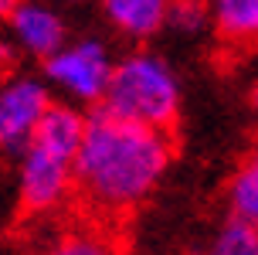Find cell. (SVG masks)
<instances>
[{
	"label": "cell",
	"mask_w": 258,
	"mask_h": 255,
	"mask_svg": "<svg viewBox=\"0 0 258 255\" xmlns=\"http://www.w3.org/2000/svg\"><path fill=\"white\" fill-rule=\"evenodd\" d=\"M41 255H119V245L99 225H75L64 228Z\"/></svg>",
	"instance_id": "9"
},
{
	"label": "cell",
	"mask_w": 258,
	"mask_h": 255,
	"mask_svg": "<svg viewBox=\"0 0 258 255\" xmlns=\"http://www.w3.org/2000/svg\"><path fill=\"white\" fill-rule=\"evenodd\" d=\"M116 58L99 38H78L54 51L44 62V85H51L64 95L68 106H92L99 109L109 89Z\"/></svg>",
	"instance_id": "3"
},
{
	"label": "cell",
	"mask_w": 258,
	"mask_h": 255,
	"mask_svg": "<svg viewBox=\"0 0 258 255\" xmlns=\"http://www.w3.org/2000/svg\"><path fill=\"white\" fill-rule=\"evenodd\" d=\"M64 4H82V0H64Z\"/></svg>",
	"instance_id": "15"
},
{
	"label": "cell",
	"mask_w": 258,
	"mask_h": 255,
	"mask_svg": "<svg viewBox=\"0 0 258 255\" xmlns=\"http://www.w3.org/2000/svg\"><path fill=\"white\" fill-rule=\"evenodd\" d=\"M173 160L170 133L126 123L105 109L85 113V136L75 153V194L102 218L140 208Z\"/></svg>",
	"instance_id": "1"
},
{
	"label": "cell",
	"mask_w": 258,
	"mask_h": 255,
	"mask_svg": "<svg viewBox=\"0 0 258 255\" xmlns=\"http://www.w3.org/2000/svg\"><path fill=\"white\" fill-rule=\"evenodd\" d=\"M48 106H51V89L41 78H7L0 85V153L21 157Z\"/></svg>",
	"instance_id": "5"
},
{
	"label": "cell",
	"mask_w": 258,
	"mask_h": 255,
	"mask_svg": "<svg viewBox=\"0 0 258 255\" xmlns=\"http://www.w3.org/2000/svg\"><path fill=\"white\" fill-rule=\"evenodd\" d=\"M204 255H258V228L228 218L218 228V235L211 238Z\"/></svg>",
	"instance_id": "11"
},
{
	"label": "cell",
	"mask_w": 258,
	"mask_h": 255,
	"mask_svg": "<svg viewBox=\"0 0 258 255\" xmlns=\"http://www.w3.org/2000/svg\"><path fill=\"white\" fill-rule=\"evenodd\" d=\"M99 109L136 126L170 133V126L180 116V78L167 58L153 51H129L116 58Z\"/></svg>",
	"instance_id": "2"
},
{
	"label": "cell",
	"mask_w": 258,
	"mask_h": 255,
	"mask_svg": "<svg viewBox=\"0 0 258 255\" xmlns=\"http://www.w3.org/2000/svg\"><path fill=\"white\" fill-rule=\"evenodd\" d=\"M211 24L231 44H258V0H211Z\"/></svg>",
	"instance_id": "8"
},
{
	"label": "cell",
	"mask_w": 258,
	"mask_h": 255,
	"mask_svg": "<svg viewBox=\"0 0 258 255\" xmlns=\"http://www.w3.org/2000/svg\"><path fill=\"white\" fill-rule=\"evenodd\" d=\"M211 24V7L204 0H173L170 4L167 27L180 31V34H201Z\"/></svg>",
	"instance_id": "12"
},
{
	"label": "cell",
	"mask_w": 258,
	"mask_h": 255,
	"mask_svg": "<svg viewBox=\"0 0 258 255\" xmlns=\"http://www.w3.org/2000/svg\"><path fill=\"white\" fill-rule=\"evenodd\" d=\"M14 44L34 58H51L68 44V27L51 0H21L7 17Z\"/></svg>",
	"instance_id": "6"
},
{
	"label": "cell",
	"mask_w": 258,
	"mask_h": 255,
	"mask_svg": "<svg viewBox=\"0 0 258 255\" xmlns=\"http://www.w3.org/2000/svg\"><path fill=\"white\" fill-rule=\"evenodd\" d=\"M251 160H258V150H255V157H251Z\"/></svg>",
	"instance_id": "16"
},
{
	"label": "cell",
	"mask_w": 258,
	"mask_h": 255,
	"mask_svg": "<svg viewBox=\"0 0 258 255\" xmlns=\"http://www.w3.org/2000/svg\"><path fill=\"white\" fill-rule=\"evenodd\" d=\"M99 4H102L105 21L119 34H126L133 41H146L167 27L173 0H99Z\"/></svg>",
	"instance_id": "7"
},
{
	"label": "cell",
	"mask_w": 258,
	"mask_h": 255,
	"mask_svg": "<svg viewBox=\"0 0 258 255\" xmlns=\"http://www.w3.org/2000/svg\"><path fill=\"white\" fill-rule=\"evenodd\" d=\"M228 211L234 221H245L258 228V160L238 167V174L228 184Z\"/></svg>",
	"instance_id": "10"
},
{
	"label": "cell",
	"mask_w": 258,
	"mask_h": 255,
	"mask_svg": "<svg viewBox=\"0 0 258 255\" xmlns=\"http://www.w3.org/2000/svg\"><path fill=\"white\" fill-rule=\"evenodd\" d=\"M17 4H21V0H0V17L7 21V17H11V11L17 7Z\"/></svg>",
	"instance_id": "13"
},
{
	"label": "cell",
	"mask_w": 258,
	"mask_h": 255,
	"mask_svg": "<svg viewBox=\"0 0 258 255\" xmlns=\"http://www.w3.org/2000/svg\"><path fill=\"white\" fill-rule=\"evenodd\" d=\"M251 109H255V113H258V85H255V89H251Z\"/></svg>",
	"instance_id": "14"
},
{
	"label": "cell",
	"mask_w": 258,
	"mask_h": 255,
	"mask_svg": "<svg viewBox=\"0 0 258 255\" xmlns=\"http://www.w3.org/2000/svg\"><path fill=\"white\" fill-rule=\"evenodd\" d=\"M17 197L27 215H54L75 197V160L41 143H27L17 164Z\"/></svg>",
	"instance_id": "4"
}]
</instances>
